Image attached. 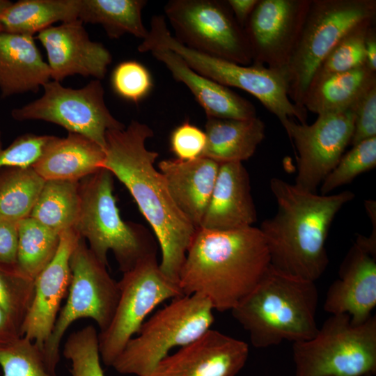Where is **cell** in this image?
Segmentation results:
<instances>
[{"label": "cell", "instance_id": "1", "mask_svg": "<svg viewBox=\"0 0 376 376\" xmlns=\"http://www.w3.org/2000/svg\"><path fill=\"white\" fill-rule=\"evenodd\" d=\"M153 134L148 125L137 120H132L124 129L108 131L103 169L123 183L133 197L159 246L161 271L178 284L197 228L178 209L163 175L155 167L159 154L146 147V141Z\"/></svg>", "mask_w": 376, "mask_h": 376}, {"label": "cell", "instance_id": "2", "mask_svg": "<svg viewBox=\"0 0 376 376\" xmlns=\"http://www.w3.org/2000/svg\"><path fill=\"white\" fill-rule=\"evenodd\" d=\"M269 187L277 210L259 229L270 266L285 275L315 282L329 264L326 240L331 223L354 194L350 191L318 194L279 178H272Z\"/></svg>", "mask_w": 376, "mask_h": 376}, {"label": "cell", "instance_id": "3", "mask_svg": "<svg viewBox=\"0 0 376 376\" xmlns=\"http://www.w3.org/2000/svg\"><path fill=\"white\" fill-rule=\"evenodd\" d=\"M269 265L259 228H198L187 251L178 285L183 295H200L214 310L231 311L256 287Z\"/></svg>", "mask_w": 376, "mask_h": 376}, {"label": "cell", "instance_id": "4", "mask_svg": "<svg viewBox=\"0 0 376 376\" xmlns=\"http://www.w3.org/2000/svg\"><path fill=\"white\" fill-rule=\"evenodd\" d=\"M315 282L282 274L270 265L252 290L230 311L256 348L309 340L319 327Z\"/></svg>", "mask_w": 376, "mask_h": 376}, {"label": "cell", "instance_id": "5", "mask_svg": "<svg viewBox=\"0 0 376 376\" xmlns=\"http://www.w3.org/2000/svg\"><path fill=\"white\" fill-rule=\"evenodd\" d=\"M113 176L102 169L79 180L80 208L74 229L106 266L108 252L111 251L124 273L157 253V247L145 228L122 219L113 193Z\"/></svg>", "mask_w": 376, "mask_h": 376}, {"label": "cell", "instance_id": "6", "mask_svg": "<svg viewBox=\"0 0 376 376\" xmlns=\"http://www.w3.org/2000/svg\"><path fill=\"white\" fill-rule=\"evenodd\" d=\"M155 47L171 49L192 69L226 87L240 88L257 98L283 124L297 118L306 123L307 111L293 104L288 95L286 72L263 65H240L187 47L171 35L164 15H154L148 35L138 46L140 52Z\"/></svg>", "mask_w": 376, "mask_h": 376}, {"label": "cell", "instance_id": "7", "mask_svg": "<svg viewBox=\"0 0 376 376\" xmlns=\"http://www.w3.org/2000/svg\"><path fill=\"white\" fill-rule=\"evenodd\" d=\"M214 311L200 295L172 299L144 322L111 367L123 375L150 376L172 349L187 345L210 329Z\"/></svg>", "mask_w": 376, "mask_h": 376}, {"label": "cell", "instance_id": "8", "mask_svg": "<svg viewBox=\"0 0 376 376\" xmlns=\"http://www.w3.org/2000/svg\"><path fill=\"white\" fill-rule=\"evenodd\" d=\"M295 376H366L376 373V317L354 324L331 315L312 338L294 343Z\"/></svg>", "mask_w": 376, "mask_h": 376}, {"label": "cell", "instance_id": "9", "mask_svg": "<svg viewBox=\"0 0 376 376\" xmlns=\"http://www.w3.org/2000/svg\"><path fill=\"white\" fill-rule=\"evenodd\" d=\"M375 16V0H311L286 68L293 104L304 109V97L322 60L351 30Z\"/></svg>", "mask_w": 376, "mask_h": 376}, {"label": "cell", "instance_id": "10", "mask_svg": "<svg viewBox=\"0 0 376 376\" xmlns=\"http://www.w3.org/2000/svg\"><path fill=\"white\" fill-rule=\"evenodd\" d=\"M70 265L71 281L67 299L42 352L46 368L52 375H56L61 343L71 324L89 318L97 324L100 332L104 331L113 318L120 295L118 281L82 237L72 253Z\"/></svg>", "mask_w": 376, "mask_h": 376}, {"label": "cell", "instance_id": "11", "mask_svg": "<svg viewBox=\"0 0 376 376\" xmlns=\"http://www.w3.org/2000/svg\"><path fill=\"white\" fill-rule=\"evenodd\" d=\"M118 284L120 295L114 315L108 327L98 333L100 357L108 366H112L127 343L139 333L157 306L183 295L178 284L161 271L157 253L123 273Z\"/></svg>", "mask_w": 376, "mask_h": 376}, {"label": "cell", "instance_id": "12", "mask_svg": "<svg viewBox=\"0 0 376 376\" xmlns=\"http://www.w3.org/2000/svg\"><path fill=\"white\" fill-rule=\"evenodd\" d=\"M164 10L174 37L187 47L240 65L252 63L244 29L226 1L171 0Z\"/></svg>", "mask_w": 376, "mask_h": 376}, {"label": "cell", "instance_id": "13", "mask_svg": "<svg viewBox=\"0 0 376 376\" xmlns=\"http://www.w3.org/2000/svg\"><path fill=\"white\" fill-rule=\"evenodd\" d=\"M43 88L40 98L13 109L12 117L19 121L37 120L56 124L68 132L91 139L104 150L107 132L125 127L107 108L100 80L93 79L78 89L49 81Z\"/></svg>", "mask_w": 376, "mask_h": 376}, {"label": "cell", "instance_id": "14", "mask_svg": "<svg viewBox=\"0 0 376 376\" xmlns=\"http://www.w3.org/2000/svg\"><path fill=\"white\" fill-rule=\"evenodd\" d=\"M354 123V114L350 109L319 114L311 125L297 123L292 119L282 124L297 152L295 185L317 192L350 143Z\"/></svg>", "mask_w": 376, "mask_h": 376}, {"label": "cell", "instance_id": "15", "mask_svg": "<svg viewBox=\"0 0 376 376\" xmlns=\"http://www.w3.org/2000/svg\"><path fill=\"white\" fill-rule=\"evenodd\" d=\"M311 0H259L244 31L252 63L286 72Z\"/></svg>", "mask_w": 376, "mask_h": 376}, {"label": "cell", "instance_id": "16", "mask_svg": "<svg viewBox=\"0 0 376 376\" xmlns=\"http://www.w3.org/2000/svg\"><path fill=\"white\" fill-rule=\"evenodd\" d=\"M376 306V238L358 235L343 260L338 278L329 287L324 309L365 322Z\"/></svg>", "mask_w": 376, "mask_h": 376}, {"label": "cell", "instance_id": "17", "mask_svg": "<svg viewBox=\"0 0 376 376\" xmlns=\"http://www.w3.org/2000/svg\"><path fill=\"white\" fill-rule=\"evenodd\" d=\"M80 237L74 228L62 232L54 258L34 279L33 296L20 335L33 342L41 352L68 294L71 281L70 257Z\"/></svg>", "mask_w": 376, "mask_h": 376}, {"label": "cell", "instance_id": "18", "mask_svg": "<svg viewBox=\"0 0 376 376\" xmlns=\"http://www.w3.org/2000/svg\"><path fill=\"white\" fill-rule=\"evenodd\" d=\"M249 352L246 342L210 329L163 359L150 376H236Z\"/></svg>", "mask_w": 376, "mask_h": 376}, {"label": "cell", "instance_id": "19", "mask_svg": "<svg viewBox=\"0 0 376 376\" xmlns=\"http://www.w3.org/2000/svg\"><path fill=\"white\" fill-rule=\"evenodd\" d=\"M77 19L51 26L39 32L37 39L44 47L53 81L79 75L101 80L112 61L109 51L100 42L91 40Z\"/></svg>", "mask_w": 376, "mask_h": 376}, {"label": "cell", "instance_id": "20", "mask_svg": "<svg viewBox=\"0 0 376 376\" xmlns=\"http://www.w3.org/2000/svg\"><path fill=\"white\" fill-rule=\"evenodd\" d=\"M251 189L249 175L242 162L219 164L200 228L228 230L253 226L257 212Z\"/></svg>", "mask_w": 376, "mask_h": 376}, {"label": "cell", "instance_id": "21", "mask_svg": "<svg viewBox=\"0 0 376 376\" xmlns=\"http://www.w3.org/2000/svg\"><path fill=\"white\" fill-rule=\"evenodd\" d=\"M157 167L178 209L195 228H200L212 196L219 164L202 156L189 161L176 158L164 159L159 162Z\"/></svg>", "mask_w": 376, "mask_h": 376}, {"label": "cell", "instance_id": "22", "mask_svg": "<svg viewBox=\"0 0 376 376\" xmlns=\"http://www.w3.org/2000/svg\"><path fill=\"white\" fill-rule=\"evenodd\" d=\"M162 62L177 81L183 83L204 109L206 116L249 119L257 117L254 105L228 87L201 75L173 51L155 47L149 51Z\"/></svg>", "mask_w": 376, "mask_h": 376}, {"label": "cell", "instance_id": "23", "mask_svg": "<svg viewBox=\"0 0 376 376\" xmlns=\"http://www.w3.org/2000/svg\"><path fill=\"white\" fill-rule=\"evenodd\" d=\"M50 72L34 38L0 31L1 97L36 93L50 81Z\"/></svg>", "mask_w": 376, "mask_h": 376}, {"label": "cell", "instance_id": "24", "mask_svg": "<svg viewBox=\"0 0 376 376\" xmlns=\"http://www.w3.org/2000/svg\"><path fill=\"white\" fill-rule=\"evenodd\" d=\"M104 150L91 139L68 132L56 137L32 166L45 180L81 179L103 169Z\"/></svg>", "mask_w": 376, "mask_h": 376}, {"label": "cell", "instance_id": "25", "mask_svg": "<svg viewBox=\"0 0 376 376\" xmlns=\"http://www.w3.org/2000/svg\"><path fill=\"white\" fill-rule=\"evenodd\" d=\"M203 154L219 164L249 159L265 138V125L258 117L229 119L207 117Z\"/></svg>", "mask_w": 376, "mask_h": 376}, {"label": "cell", "instance_id": "26", "mask_svg": "<svg viewBox=\"0 0 376 376\" xmlns=\"http://www.w3.org/2000/svg\"><path fill=\"white\" fill-rule=\"evenodd\" d=\"M375 86L376 72L365 64L311 84L302 106L318 115L345 111Z\"/></svg>", "mask_w": 376, "mask_h": 376}, {"label": "cell", "instance_id": "27", "mask_svg": "<svg viewBox=\"0 0 376 376\" xmlns=\"http://www.w3.org/2000/svg\"><path fill=\"white\" fill-rule=\"evenodd\" d=\"M80 0H19L0 14V31L33 36L55 22L78 19Z\"/></svg>", "mask_w": 376, "mask_h": 376}, {"label": "cell", "instance_id": "28", "mask_svg": "<svg viewBox=\"0 0 376 376\" xmlns=\"http://www.w3.org/2000/svg\"><path fill=\"white\" fill-rule=\"evenodd\" d=\"M144 0H80L78 19L99 24L111 38L125 33L145 39L148 30L141 17Z\"/></svg>", "mask_w": 376, "mask_h": 376}, {"label": "cell", "instance_id": "29", "mask_svg": "<svg viewBox=\"0 0 376 376\" xmlns=\"http://www.w3.org/2000/svg\"><path fill=\"white\" fill-rule=\"evenodd\" d=\"M79 182L45 180L29 217L59 234L74 228L80 208Z\"/></svg>", "mask_w": 376, "mask_h": 376}, {"label": "cell", "instance_id": "30", "mask_svg": "<svg viewBox=\"0 0 376 376\" xmlns=\"http://www.w3.org/2000/svg\"><path fill=\"white\" fill-rule=\"evenodd\" d=\"M45 181L32 167L0 169V219L18 223L29 217Z\"/></svg>", "mask_w": 376, "mask_h": 376}, {"label": "cell", "instance_id": "31", "mask_svg": "<svg viewBox=\"0 0 376 376\" xmlns=\"http://www.w3.org/2000/svg\"><path fill=\"white\" fill-rule=\"evenodd\" d=\"M17 267L35 279L54 258L60 234L29 217L17 223Z\"/></svg>", "mask_w": 376, "mask_h": 376}, {"label": "cell", "instance_id": "32", "mask_svg": "<svg viewBox=\"0 0 376 376\" xmlns=\"http://www.w3.org/2000/svg\"><path fill=\"white\" fill-rule=\"evenodd\" d=\"M375 21V19L366 21L346 34L320 63L310 84L365 65V38Z\"/></svg>", "mask_w": 376, "mask_h": 376}, {"label": "cell", "instance_id": "33", "mask_svg": "<svg viewBox=\"0 0 376 376\" xmlns=\"http://www.w3.org/2000/svg\"><path fill=\"white\" fill-rule=\"evenodd\" d=\"M34 279L16 265L0 264V307L19 329L31 305Z\"/></svg>", "mask_w": 376, "mask_h": 376}, {"label": "cell", "instance_id": "34", "mask_svg": "<svg viewBox=\"0 0 376 376\" xmlns=\"http://www.w3.org/2000/svg\"><path fill=\"white\" fill-rule=\"evenodd\" d=\"M62 352L71 362L72 376H105L100 362L98 333L93 325L72 332Z\"/></svg>", "mask_w": 376, "mask_h": 376}, {"label": "cell", "instance_id": "35", "mask_svg": "<svg viewBox=\"0 0 376 376\" xmlns=\"http://www.w3.org/2000/svg\"><path fill=\"white\" fill-rule=\"evenodd\" d=\"M376 166V137L353 146L327 175L320 185V194H329L335 189L351 182L362 173Z\"/></svg>", "mask_w": 376, "mask_h": 376}, {"label": "cell", "instance_id": "36", "mask_svg": "<svg viewBox=\"0 0 376 376\" xmlns=\"http://www.w3.org/2000/svg\"><path fill=\"white\" fill-rule=\"evenodd\" d=\"M0 367L3 376H56L47 370L36 345L23 336L0 347Z\"/></svg>", "mask_w": 376, "mask_h": 376}, {"label": "cell", "instance_id": "37", "mask_svg": "<svg viewBox=\"0 0 376 376\" xmlns=\"http://www.w3.org/2000/svg\"><path fill=\"white\" fill-rule=\"evenodd\" d=\"M111 86L120 97L137 103L146 97L153 86L151 75L141 63L125 61L113 69Z\"/></svg>", "mask_w": 376, "mask_h": 376}, {"label": "cell", "instance_id": "38", "mask_svg": "<svg viewBox=\"0 0 376 376\" xmlns=\"http://www.w3.org/2000/svg\"><path fill=\"white\" fill-rule=\"evenodd\" d=\"M56 137L25 134L3 148L0 132V169L6 167H32Z\"/></svg>", "mask_w": 376, "mask_h": 376}, {"label": "cell", "instance_id": "39", "mask_svg": "<svg viewBox=\"0 0 376 376\" xmlns=\"http://www.w3.org/2000/svg\"><path fill=\"white\" fill-rule=\"evenodd\" d=\"M205 146V132L189 120L176 127L170 136L171 151L180 160H193L203 156Z\"/></svg>", "mask_w": 376, "mask_h": 376}, {"label": "cell", "instance_id": "40", "mask_svg": "<svg viewBox=\"0 0 376 376\" xmlns=\"http://www.w3.org/2000/svg\"><path fill=\"white\" fill-rule=\"evenodd\" d=\"M354 114L352 146L376 137V86L368 91L351 108Z\"/></svg>", "mask_w": 376, "mask_h": 376}, {"label": "cell", "instance_id": "41", "mask_svg": "<svg viewBox=\"0 0 376 376\" xmlns=\"http://www.w3.org/2000/svg\"><path fill=\"white\" fill-rule=\"evenodd\" d=\"M17 245V223L0 219V264L16 265Z\"/></svg>", "mask_w": 376, "mask_h": 376}, {"label": "cell", "instance_id": "42", "mask_svg": "<svg viewBox=\"0 0 376 376\" xmlns=\"http://www.w3.org/2000/svg\"><path fill=\"white\" fill-rule=\"evenodd\" d=\"M259 0H228V3L239 25L244 29Z\"/></svg>", "mask_w": 376, "mask_h": 376}, {"label": "cell", "instance_id": "43", "mask_svg": "<svg viewBox=\"0 0 376 376\" xmlns=\"http://www.w3.org/2000/svg\"><path fill=\"white\" fill-rule=\"evenodd\" d=\"M20 337L18 327L0 307V347L10 344Z\"/></svg>", "mask_w": 376, "mask_h": 376}, {"label": "cell", "instance_id": "44", "mask_svg": "<svg viewBox=\"0 0 376 376\" xmlns=\"http://www.w3.org/2000/svg\"><path fill=\"white\" fill-rule=\"evenodd\" d=\"M366 64L376 72V31L375 24L368 30L364 43Z\"/></svg>", "mask_w": 376, "mask_h": 376}, {"label": "cell", "instance_id": "45", "mask_svg": "<svg viewBox=\"0 0 376 376\" xmlns=\"http://www.w3.org/2000/svg\"><path fill=\"white\" fill-rule=\"evenodd\" d=\"M11 1L8 0H0V14L4 10V9L9 6Z\"/></svg>", "mask_w": 376, "mask_h": 376}, {"label": "cell", "instance_id": "46", "mask_svg": "<svg viewBox=\"0 0 376 376\" xmlns=\"http://www.w3.org/2000/svg\"><path fill=\"white\" fill-rule=\"evenodd\" d=\"M366 376H373V375H366Z\"/></svg>", "mask_w": 376, "mask_h": 376}]
</instances>
